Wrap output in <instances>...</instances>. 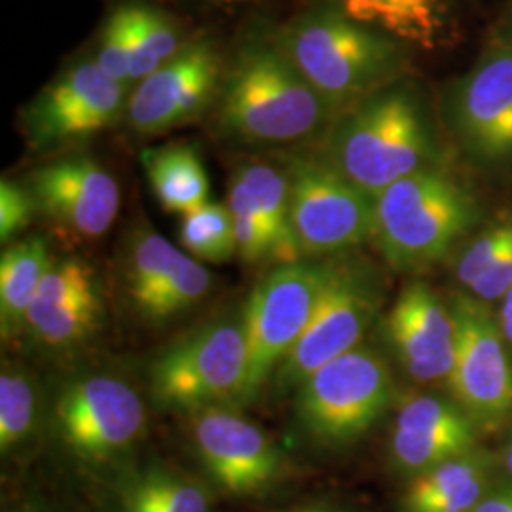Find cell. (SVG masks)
<instances>
[{
  "label": "cell",
  "instance_id": "37",
  "mask_svg": "<svg viewBox=\"0 0 512 512\" xmlns=\"http://www.w3.org/2000/svg\"><path fill=\"white\" fill-rule=\"evenodd\" d=\"M499 325H501L505 340L512 346V291L503 298L501 313H499Z\"/></svg>",
  "mask_w": 512,
  "mask_h": 512
},
{
  "label": "cell",
  "instance_id": "29",
  "mask_svg": "<svg viewBox=\"0 0 512 512\" xmlns=\"http://www.w3.org/2000/svg\"><path fill=\"white\" fill-rule=\"evenodd\" d=\"M211 289V274L200 260L184 253L175 274L167 279L162 291L150 302L143 317L162 323L194 308Z\"/></svg>",
  "mask_w": 512,
  "mask_h": 512
},
{
  "label": "cell",
  "instance_id": "41",
  "mask_svg": "<svg viewBox=\"0 0 512 512\" xmlns=\"http://www.w3.org/2000/svg\"><path fill=\"white\" fill-rule=\"evenodd\" d=\"M507 44H509V46H511V50H512V31H511V37H509V40H507Z\"/></svg>",
  "mask_w": 512,
  "mask_h": 512
},
{
  "label": "cell",
  "instance_id": "25",
  "mask_svg": "<svg viewBox=\"0 0 512 512\" xmlns=\"http://www.w3.org/2000/svg\"><path fill=\"white\" fill-rule=\"evenodd\" d=\"M183 256V249L175 247L152 228H137L129 241L126 281L129 298L141 315L162 291L167 279L175 274Z\"/></svg>",
  "mask_w": 512,
  "mask_h": 512
},
{
  "label": "cell",
  "instance_id": "33",
  "mask_svg": "<svg viewBox=\"0 0 512 512\" xmlns=\"http://www.w3.org/2000/svg\"><path fill=\"white\" fill-rule=\"evenodd\" d=\"M37 203L29 188L2 179L0 183V239L8 243L21 234L35 217Z\"/></svg>",
  "mask_w": 512,
  "mask_h": 512
},
{
  "label": "cell",
  "instance_id": "13",
  "mask_svg": "<svg viewBox=\"0 0 512 512\" xmlns=\"http://www.w3.org/2000/svg\"><path fill=\"white\" fill-rule=\"evenodd\" d=\"M190 420L196 456L222 494L255 497L274 488L283 475V454L236 406L207 408Z\"/></svg>",
  "mask_w": 512,
  "mask_h": 512
},
{
  "label": "cell",
  "instance_id": "18",
  "mask_svg": "<svg viewBox=\"0 0 512 512\" xmlns=\"http://www.w3.org/2000/svg\"><path fill=\"white\" fill-rule=\"evenodd\" d=\"M387 336L401 365L416 382L448 380L456 359V323L425 283H410L387 315Z\"/></svg>",
  "mask_w": 512,
  "mask_h": 512
},
{
  "label": "cell",
  "instance_id": "28",
  "mask_svg": "<svg viewBox=\"0 0 512 512\" xmlns=\"http://www.w3.org/2000/svg\"><path fill=\"white\" fill-rule=\"evenodd\" d=\"M179 241L186 255L220 264L236 255L234 222L228 205L207 202L200 209L184 215Z\"/></svg>",
  "mask_w": 512,
  "mask_h": 512
},
{
  "label": "cell",
  "instance_id": "31",
  "mask_svg": "<svg viewBox=\"0 0 512 512\" xmlns=\"http://www.w3.org/2000/svg\"><path fill=\"white\" fill-rule=\"evenodd\" d=\"M93 61L109 78L131 88V42L126 6L116 8L103 25Z\"/></svg>",
  "mask_w": 512,
  "mask_h": 512
},
{
  "label": "cell",
  "instance_id": "10",
  "mask_svg": "<svg viewBox=\"0 0 512 512\" xmlns=\"http://www.w3.org/2000/svg\"><path fill=\"white\" fill-rule=\"evenodd\" d=\"M128 92V86L109 78L92 59L78 61L25 107V137L35 150L80 145L126 114Z\"/></svg>",
  "mask_w": 512,
  "mask_h": 512
},
{
  "label": "cell",
  "instance_id": "32",
  "mask_svg": "<svg viewBox=\"0 0 512 512\" xmlns=\"http://www.w3.org/2000/svg\"><path fill=\"white\" fill-rule=\"evenodd\" d=\"M512 247V220L486 230L467 247L456 268V277L463 287H471L476 279L486 274L495 262Z\"/></svg>",
  "mask_w": 512,
  "mask_h": 512
},
{
  "label": "cell",
  "instance_id": "15",
  "mask_svg": "<svg viewBox=\"0 0 512 512\" xmlns=\"http://www.w3.org/2000/svg\"><path fill=\"white\" fill-rule=\"evenodd\" d=\"M27 188L37 211L78 239L105 236L120 211V186L90 156L76 154L40 165Z\"/></svg>",
  "mask_w": 512,
  "mask_h": 512
},
{
  "label": "cell",
  "instance_id": "20",
  "mask_svg": "<svg viewBox=\"0 0 512 512\" xmlns=\"http://www.w3.org/2000/svg\"><path fill=\"white\" fill-rule=\"evenodd\" d=\"M230 192L251 207L272 241L274 260L283 264L300 262L302 255L294 239L289 205V179L285 167L270 162L241 165L230 181Z\"/></svg>",
  "mask_w": 512,
  "mask_h": 512
},
{
  "label": "cell",
  "instance_id": "34",
  "mask_svg": "<svg viewBox=\"0 0 512 512\" xmlns=\"http://www.w3.org/2000/svg\"><path fill=\"white\" fill-rule=\"evenodd\" d=\"M471 296L482 302L503 300L512 291V247L501 256L494 266L480 275L475 283L469 287Z\"/></svg>",
  "mask_w": 512,
  "mask_h": 512
},
{
  "label": "cell",
  "instance_id": "19",
  "mask_svg": "<svg viewBox=\"0 0 512 512\" xmlns=\"http://www.w3.org/2000/svg\"><path fill=\"white\" fill-rule=\"evenodd\" d=\"M475 421L459 404L435 395H418L399 408L391 435L395 465L418 476L450 459L473 452Z\"/></svg>",
  "mask_w": 512,
  "mask_h": 512
},
{
  "label": "cell",
  "instance_id": "1",
  "mask_svg": "<svg viewBox=\"0 0 512 512\" xmlns=\"http://www.w3.org/2000/svg\"><path fill=\"white\" fill-rule=\"evenodd\" d=\"M338 110L296 69L277 40H247L219 93V131L245 145H296L332 129Z\"/></svg>",
  "mask_w": 512,
  "mask_h": 512
},
{
  "label": "cell",
  "instance_id": "9",
  "mask_svg": "<svg viewBox=\"0 0 512 512\" xmlns=\"http://www.w3.org/2000/svg\"><path fill=\"white\" fill-rule=\"evenodd\" d=\"M147 427L139 393L109 374L82 376L65 385L54 406L61 446L84 463H107L128 452Z\"/></svg>",
  "mask_w": 512,
  "mask_h": 512
},
{
  "label": "cell",
  "instance_id": "36",
  "mask_svg": "<svg viewBox=\"0 0 512 512\" xmlns=\"http://www.w3.org/2000/svg\"><path fill=\"white\" fill-rule=\"evenodd\" d=\"M473 512H512V488L488 492Z\"/></svg>",
  "mask_w": 512,
  "mask_h": 512
},
{
  "label": "cell",
  "instance_id": "17",
  "mask_svg": "<svg viewBox=\"0 0 512 512\" xmlns=\"http://www.w3.org/2000/svg\"><path fill=\"white\" fill-rule=\"evenodd\" d=\"M103 317L92 268L78 258L54 260L44 275L23 330L40 348L63 351L84 344Z\"/></svg>",
  "mask_w": 512,
  "mask_h": 512
},
{
  "label": "cell",
  "instance_id": "38",
  "mask_svg": "<svg viewBox=\"0 0 512 512\" xmlns=\"http://www.w3.org/2000/svg\"><path fill=\"white\" fill-rule=\"evenodd\" d=\"M503 459H505V467H507V471H509L512 476V431L511 437L507 440V446H505V456H503Z\"/></svg>",
  "mask_w": 512,
  "mask_h": 512
},
{
  "label": "cell",
  "instance_id": "27",
  "mask_svg": "<svg viewBox=\"0 0 512 512\" xmlns=\"http://www.w3.org/2000/svg\"><path fill=\"white\" fill-rule=\"evenodd\" d=\"M38 391L33 378L12 365L0 374V450L23 446L37 429Z\"/></svg>",
  "mask_w": 512,
  "mask_h": 512
},
{
  "label": "cell",
  "instance_id": "4",
  "mask_svg": "<svg viewBox=\"0 0 512 512\" xmlns=\"http://www.w3.org/2000/svg\"><path fill=\"white\" fill-rule=\"evenodd\" d=\"M475 213L458 183L425 167L374 198L372 238L393 268L421 270L450 251Z\"/></svg>",
  "mask_w": 512,
  "mask_h": 512
},
{
  "label": "cell",
  "instance_id": "3",
  "mask_svg": "<svg viewBox=\"0 0 512 512\" xmlns=\"http://www.w3.org/2000/svg\"><path fill=\"white\" fill-rule=\"evenodd\" d=\"M431 156L420 99L399 82L346 110L330 129V164L372 198L425 169Z\"/></svg>",
  "mask_w": 512,
  "mask_h": 512
},
{
  "label": "cell",
  "instance_id": "12",
  "mask_svg": "<svg viewBox=\"0 0 512 512\" xmlns=\"http://www.w3.org/2000/svg\"><path fill=\"white\" fill-rule=\"evenodd\" d=\"M456 323V359L448 378L459 408L471 420L494 427L512 412V363L499 321L471 294L450 306Z\"/></svg>",
  "mask_w": 512,
  "mask_h": 512
},
{
  "label": "cell",
  "instance_id": "11",
  "mask_svg": "<svg viewBox=\"0 0 512 512\" xmlns=\"http://www.w3.org/2000/svg\"><path fill=\"white\" fill-rule=\"evenodd\" d=\"M325 266V281L310 323L275 372L279 391H296L315 370L359 348L378 310L376 289L361 270L340 262H325Z\"/></svg>",
  "mask_w": 512,
  "mask_h": 512
},
{
  "label": "cell",
  "instance_id": "42",
  "mask_svg": "<svg viewBox=\"0 0 512 512\" xmlns=\"http://www.w3.org/2000/svg\"><path fill=\"white\" fill-rule=\"evenodd\" d=\"M25 512H38V511H25Z\"/></svg>",
  "mask_w": 512,
  "mask_h": 512
},
{
  "label": "cell",
  "instance_id": "8",
  "mask_svg": "<svg viewBox=\"0 0 512 512\" xmlns=\"http://www.w3.org/2000/svg\"><path fill=\"white\" fill-rule=\"evenodd\" d=\"M285 171L291 226L302 258L338 255L372 238L374 198L329 158L291 156Z\"/></svg>",
  "mask_w": 512,
  "mask_h": 512
},
{
  "label": "cell",
  "instance_id": "39",
  "mask_svg": "<svg viewBox=\"0 0 512 512\" xmlns=\"http://www.w3.org/2000/svg\"><path fill=\"white\" fill-rule=\"evenodd\" d=\"M205 2H211L217 6H239V4H249L253 0H205Z\"/></svg>",
  "mask_w": 512,
  "mask_h": 512
},
{
  "label": "cell",
  "instance_id": "40",
  "mask_svg": "<svg viewBox=\"0 0 512 512\" xmlns=\"http://www.w3.org/2000/svg\"><path fill=\"white\" fill-rule=\"evenodd\" d=\"M291 512H334L330 511V509H325V507H306V509H296V511Z\"/></svg>",
  "mask_w": 512,
  "mask_h": 512
},
{
  "label": "cell",
  "instance_id": "6",
  "mask_svg": "<svg viewBox=\"0 0 512 512\" xmlns=\"http://www.w3.org/2000/svg\"><path fill=\"white\" fill-rule=\"evenodd\" d=\"M247 344L243 323L217 321L164 349L148 372L152 401L171 412L198 414L243 401Z\"/></svg>",
  "mask_w": 512,
  "mask_h": 512
},
{
  "label": "cell",
  "instance_id": "30",
  "mask_svg": "<svg viewBox=\"0 0 512 512\" xmlns=\"http://www.w3.org/2000/svg\"><path fill=\"white\" fill-rule=\"evenodd\" d=\"M131 484L164 512H211L209 495L190 478L165 469H148Z\"/></svg>",
  "mask_w": 512,
  "mask_h": 512
},
{
  "label": "cell",
  "instance_id": "26",
  "mask_svg": "<svg viewBox=\"0 0 512 512\" xmlns=\"http://www.w3.org/2000/svg\"><path fill=\"white\" fill-rule=\"evenodd\" d=\"M131 42V86L158 71L183 50L181 31L164 12L145 4H126Z\"/></svg>",
  "mask_w": 512,
  "mask_h": 512
},
{
  "label": "cell",
  "instance_id": "2",
  "mask_svg": "<svg viewBox=\"0 0 512 512\" xmlns=\"http://www.w3.org/2000/svg\"><path fill=\"white\" fill-rule=\"evenodd\" d=\"M277 42L296 69L338 112L397 84L406 65L399 40L332 8L311 10L294 18Z\"/></svg>",
  "mask_w": 512,
  "mask_h": 512
},
{
  "label": "cell",
  "instance_id": "14",
  "mask_svg": "<svg viewBox=\"0 0 512 512\" xmlns=\"http://www.w3.org/2000/svg\"><path fill=\"white\" fill-rule=\"evenodd\" d=\"M222 86V61L209 38L188 42L129 92L126 120L139 135L164 133L198 118Z\"/></svg>",
  "mask_w": 512,
  "mask_h": 512
},
{
  "label": "cell",
  "instance_id": "24",
  "mask_svg": "<svg viewBox=\"0 0 512 512\" xmlns=\"http://www.w3.org/2000/svg\"><path fill=\"white\" fill-rule=\"evenodd\" d=\"M48 245L29 238L8 247L0 258V329L12 338L25 327V317L38 287L52 266Z\"/></svg>",
  "mask_w": 512,
  "mask_h": 512
},
{
  "label": "cell",
  "instance_id": "35",
  "mask_svg": "<svg viewBox=\"0 0 512 512\" xmlns=\"http://www.w3.org/2000/svg\"><path fill=\"white\" fill-rule=\"evenodd\" d=\"M122 509H124V512H164L154 501H150L139 488H135L131 482L124 486Z\"/></svg>",
  "mask_w": 512,
  "mask_h": 512
},
{
  "label": "cell",
  "instance_id": "21",
  "mask_svg": "<svg viewBox=\"0 0 512 512\" xmlns=\"http://www.w3.org/2000/svg\"><path fill=\"white\" fill-rule=\"evenodd\" d=\"M488 494V463L475 452L414 476L404 495L406 512H473Z\"/></svg>",
  "mask_w": 512,
  "mask_h": 512
},
{
  "label": "cell",
  "instance_id": "23",
  "mask_svg": "<svg viewBox=\"0 0 512 512\" xmlns=\"http://www.w3.org/2000/svg\"><path fill=\"white\" fill-rule=\"evenodd\" d=\"M349 19L399 42L435 48L444 23V0H336Z\"/></svg>",
  "mask_w": 512,
  "mask_h": 512
},
{
  "label": "cell",
  "instance_id": "5",
  "mask_svg": "<svg viewBox=\"0 0 512 512\" xmlns=\"http://www.w3.org/2000/svg\"><path fill=\"white\" fill-rule=\"evenodd\" d=\"M393 378L376 349L359 346L330 361L296 389V420L323 446L357 442L384 416Z\"/></svg>",
  "mask_w": 512,
  "mask_h": 512
},
{
  "label": "cell",
  "instance_id": "16",
  "mask_svg": "<svg viewBox=\"0 0 512 512\" xmlns=\"http://www.w3.org/2000/svg\"><path fill=\"white\" fill-rule=\"evenodd\" d=\"M452 124L476 156L512 160V50L490 48L450 95Z\"/></svg>",
  "mask_w": 512,
  "mask_h": 512
},
{
  "label": "cell",
  "instance_id": "22",
  "mask_svg": "<svg viewBox=\"0 0 512 512\" xmlns=\"http://www.w3.org/2000/svg\"><path fill=\"white\" fill-rule=\"evenodd\" d=\"M141 162L165 211L184 217L209 202V179L196 148L175 143L147 148Z\"/></svg>",
  "mask_w": 512,
  "mask_h": 512
},
{
  "label": "cell",
  "instance_id": "7",
  "mask_svg": "<svg viewBox=\"0 0 512 512\" xmlns=\"http://www.w3.org/2000/svg\"><path fill=\"white\" fill-rule=\"evenodd\" d=\"M325 264H283L262 279L241 315L247 368L243 401L249 404L262 387L274 380L277 368L289 357L304 334L325 281Z\"/></svg>",
  "mask_w": 512,
  "mask_h": 512
}]
</instances>
